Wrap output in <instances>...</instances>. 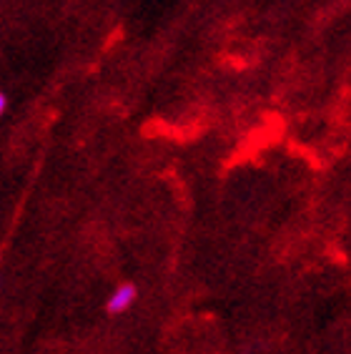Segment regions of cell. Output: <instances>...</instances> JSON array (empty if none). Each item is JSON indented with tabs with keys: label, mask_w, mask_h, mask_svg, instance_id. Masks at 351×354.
<instances>
[{
	"label": "cell",
	"mask_w": 351,
	"mask_h": 354,
	"mask_svg": "<svg viewBox=\"0 0 351 354\" xmlns=\"http://www.w3.org/2000/svg\"><path fill=\"white\" fill-rule=\"evenodd\" d=\"M135 299H138V286L131 284V281H123L121 286H115V292L111 294L108 301H106V312H108L111 317L129 312L135 304Z\"/></svg>",
	"instance_id": "1"
},
{
	"label": "cell",
	"mask_w": 351,
	"mask_h": 354,
	"mask_svg": "<svg viewBox=\"0 0 351 354\" xmlns=\"http://www.w3.org/2000/svg\"><path fill=\"white\" fill-rule=\"evenodd\" d=\"M6 109H8V95L3 93V91H0V116L6 113Z\"/></svg>",
	"instance_id": "2"
}]
</instances>
